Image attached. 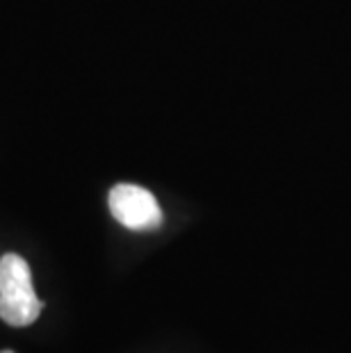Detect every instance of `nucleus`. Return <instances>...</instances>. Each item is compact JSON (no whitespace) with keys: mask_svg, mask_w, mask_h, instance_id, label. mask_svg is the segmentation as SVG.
<instances>
[{"mask_svg":"<svg viewBox=\"0 0 351 353\" xmlns=\"http://www.w3.org/2000/svg\"><path fill=\"white\" fill-rule=\"evenodd\" d=\"M41 307L28 262L17 253H5L0 258V319L14 328H26L39 319Z\"/></svg>","mask_w":351,"mask_h":353,"instance_id":"nucleus-1","label":"nucleus"},{"mask_svg":"<svg viewBox=\"0 0 351 353\" xmlns=\"http://www.w3.org/2000/svg\"><path fill=\"white\" fill-rule=\"evenodd\" d=\"M108 205L112 216L128 230H155L162 223V210L158 199L139 185H114L110 190Z\"/></svg>","mask_w":351,"mask_h":353,"instance_id":"nucleus-2","label":"nucleus"},{"mask_svg":"<svg viewBox=\"0 0 351 353\" xmlns=\"http://www.w3.org/2000/svg\"><path fill=\"white\" fill-rule=\"evenodd\" d=\"M0 353H14V351H0Z\"/></svg>","mask_w":351,"mask_h":353,"instance_id":"nucleus-3","label":"nucleus"}]
</instances>
